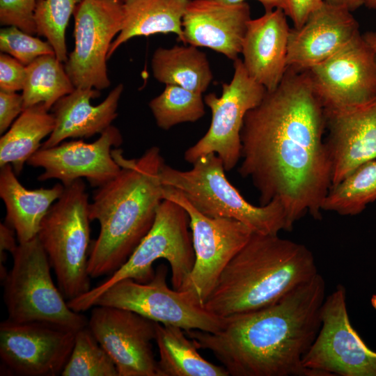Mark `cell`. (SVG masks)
<instances>
[{
    "mask_svg": "<svg viewBox=\"0 0 376 376\" xmlns=\"http://www.w3.org/2000/svg\"><path fill=\"white\" fill-rule=\"evenodd\" d=\"M324 108L307 72L288 68L244 116L238 172L259 193L260 205H283L286 230L306 214L320 219L331 186V164L323 138Z\"/></svg>",
    "mask_w": 376,
    "mask_h": 376,
    "instance_id": "cell-1",
    "label": "cell"
},
{
    "mask_svg": "<svg viewBox=\"0 0 376 376\" xmlns=\"http://www.w3.org/2000/svg\"><path fill=\"white\" fill-rule=\"evenodd\" d=\"M325 281L318 273L276 303L225 318L212 333L185 331L232 376H317L302 361L321 326Z\"/></svg>",
    "mask_w": 376,
    "mask_h": 376,
    "instance_id": "cell-2",
    "label": "cell"
},
{
    "mask_svg": "<svg viewBox=\"0 0 376 376\" xmlns=\"http://www.w3.org/2000/svg\"><path fill=\"white\" fill-rule=\"evenodd\" d=\"M112 155L118 174L94 191L89 218L100 230L89 252L91 278L110 276L129 258L152 228L164 200L159 173L165 163L159 148L152 146L137 159L125 158L120 150Z\"/></svg>",
    "mask_w": 376,
    "mask_h": 376,
    "instance_id": "cell-3",
    "label": "cell"
},
{
    "mask_svg": "<svg viewBox=\"0 0 376 376\" xmlns=\"http://www.w3.org/2000/svg\"><path fill=\"white\" fill-rule=\"evenodd\" d=\"M318 273L304 244L253 233L218 279L204 307L221 318L270 306Z\"/></svg>",
    "mask_w": 376,
    "mask_h": 376,
    "instance_id": "cell-4",
    "label": "cell"
},
{
    "mask_svg": "<svg viewBox=\"0 0 376 376\" xmlns=\"http://www.w3.org/2000/svg\"><path fill=\"white\" fill-rule=\"evenodd\" d=\"M192 164L190 170L180 171L164 163L159 173L161 183L178 190L207 217L234 219L262 235L286 230L281 203L274 200L258 206L249 203L227 179L223 162L217 154L201 156Z\"/></svg>",
    "mask_w": 376,
    "mask_h": 376,
    "instance_id": "cell-5",
    "label": "cell"
},
{
    "mask_svg": "<svg viewBox=\"0 0 376 376\" xmlns=\"http://www.w3.org/2000/svg\"><path fill=\"white\" fill-rule=\"evenodd\" d=\"M189 226L186 210L177 203L164 199L152 228L127 261L95 288L68 301L70 308L78 313L92 308L104 291L123 279H132L139 283L149 281L155 274L152 265L160 258L169 263L172 287L180 290L187 282L195 261Z\"/></svg>",
    "mask_w": 376,
    "mask_h": 376,
    "instance_id": "cell-6",
    "label": "cell"
},
{
    "mask_svg": "<svg viewBox=\"0 0 376 376\" xmlns=\"http://www.w3.org/2000/svg\"><path fill=\"white\" fill-rule=\"evenodd\" d=\"M89 203L82 179L64 186L61 196L43 218L37 235L67 301L91 289L88 272Z\"/></svg>",
    "mask_w": 376,
    "mask_h": 376,
    "instance_id": "cell-7",
    "label": "cell"
},
{
    "mask_svg": "<svg viewBox=\"0 0 376 376\" xmlns=\"http://www.w3.org/2000/svg\"><path fill=\"white\" fill-rule=\"evenodd\" d=\"M13 266L2 281L8 320L45 322L77 332L88 319L70 308L53 282L51 265L38 237L19 243L12 253Z\"/></svg>",
    "mask_w": 376,
    "mask_h": 376,
    "instance_id": "cell-8",
    "label": "cell"
},
{
    "mask_svg": "<svg viewBox=\"0 0 376 376\" xmlns=\"http://www.w3.org/2000/svg\"><path fill=\"white\" fill-rule=\"evenodd\" d=\"M167 274L168 267L162 263L146 283L123 279L104 291L93 306L129 310L154 322L177 326L185 331L197 329L214 333L223 328L225 318L196 304L186 292L171 289Z\"/></svg>",
    "mask_w": 376,
    "mask_h": 376,
    "instance_id": "cell-9",
    "label": "cell"
},
{
    "mask_svg": "<svg viewBox=\"0 0 376 376\" xmlns=\"http://www.w3.org/2000/svg\"><path fill=\"white\" fill-rule=\"evenodd\" d=\"M164 199L181 205L189 219L195 261L180 290L204 306L225 267L250 239L253 231L230 218H212L196 209L178 190L164 186Z\"/></svg>",
    "mask_w": 376,
    "mask_h": 376,
    "instance_id": "cell-10",
    "label": "cell"
},
{
    "mask_svg": "<svg viewBox=\"0 0 376 376\" xmlns=\"http://www.w3.org/2000/svg\"><path fill=\"white\" fill-rule=\"evenodd\" d=\"M302 365L317 376H376V352L352 327L341 284L325 297L320 330Z\"/></svg>",
    "mask_w": 376,
    "mask_h": 376,
    "instance_id": "cell-11",
    "label": "cell"
},
{
    "mask_svg": "<svg viewBox=\"0 0 376 376\" xmlns=\"http://www.w3.org/2000/svg\"><path fill=\"white\" fill-rule=\"evenodd\" d=\"M233 67V78L223 84L221 95L212 93L203 98L211 110L212 120L204 136L185 150L184 158L189 163L215 153L225 170L230 171L241 159L240 135L244 116L260 102L266 89L249 75L242 59L235 60Z\"/></svg>",
    "mask_w": 376,
    "mask_h": 376,
    "instance_id": "cell-12",
    "label": "cell"
},
{
    "mask_svg": "<svg viewBox=\"0 0 376 376\" xmlns=\"http://www.w3.org/2000/svg\"><path fill=\"white\" fill-rule=\"evenodd\" d=\"M123 0H84L75 8V47L64 68L75 88L110 86L106 61L123 22Z\"/></svg>",
    "mask_w": 376,
    "mask_h": 376,
    "instance_id": "cell-13",
    "label": "cell"
},
{
    "mask_svg": "<svg viewBox=\"0 0 376 376\" xmlns=\"http://www.w3.org/2000/svg\"><path fill=\"white\" fill-rule=\"evenodd\" d=\"M76 332L45 322L0 324V359L8 371L19 376H56L72 352Z\"/></svg>",
    "mask_w": 376,
    "mask_h": 376,
    "instance_id": "cell-14",
    "label": "cell"
},
{
    "mask_svg": "<svg viewBox=\"0 0 376 376\" xmlns=\"http://www.w3.org/2000/svg\"><path fill=\"white\" fill-rule=\"evenodd\" d=\"M324 109H342L376 99V55L363 35L306 70Z\"/></svg>",
    "mask_w": 376,
    "mask_h": 376,
    "instance_id": "cell-15",
    "label": "cell"
},
{
    "mask_svg": "<svg viewBox=\"0 0 376 376\" xmlns=\"http://www.w3.org/2000/svg\"><path fill=\"white\" fill-rule=\"evenodd\" d=\"M92 308L88 327L113 359L118 376H159L152 344L157 322L126 309Z\"/></svg>",
    "mask_w": 376,
    "mask_h": 376,
    "instance_id": "cell-16",
    "label": "cell"
},
{
    "mask_svg": "<svg viewBox=\"0 0 376 376\" xmlns=\"http://www.w3.org/2000/svg\"><path fill=\"white\" fill-rule=\"evenodd\" d=\"M122 141L119 130L111 125L93 143L79 139L40 148L26 163L43 169L38 180L57 179L66 186L85 178L91 186L99 187L118 174L120 166L113 158L111 149Z\"/></svg>",
    "mask_w": 376,
    "mask_h": 376,
    "instance_id": "cell-17",
    "label": "cell"
},
{
    "mask_svg": "<svg viewBox=\"0 0 376 376\" xmlns=\"http://www.w3.org/2000/svg\"><path fill=\"white\" fill-rule=\"evenodd\" d=\"M331 186L362 164L376 159V99L342 109H324Z\"/></svg>",
    "mask_w": 376,
    "mask_h": 376,
    "instance_id": "cell-18",
    "label": "cell"
},
{
    "mask_svg": "<svg viewBox=\"0 0 376 376\" xmlns=\"http://www.w3.org/2000/svg\"><path fill=\"white\" fill-rule=\"evenodd\" d=\"M359 33L348 9L324 3L299 29H290L288 68L305 70L335 54Z\"/></svg>",
    "mask_w": 376,
    "mask_h": 376,
    "instance_id": "cell-19",
    "label": "cell"
},
{
    "mask_svg": "<svg viewBox=\"0 0 376 376\" xmlns=\"http://www.w3.org/2000/svg\"><path fill=\"white\" fill-rule=\"evenodd\" d=\"M250 19V7L245 1L226 4L190 0L182 19V42L211 49L234 61L241 54Z\"/></svg>",
    "mask_w": 376,
    "mask_h": 376,
    "instance_id": "cell-20",
    "label": "cell"
},
{
    "mask_svg": "<svg viewBox=\"0 0 376 376\" xmlns=\"http://www.w3.org/2000/svg\"><path fill=\"white\" fill-rule=\"evenodd\" d=\"M290 28L281 8L250 19L242 44V60L249 75L266 91L274 90L287 70Z\"/></svg>",
    "mask_w": 376,
    "mask_h": 376,
    "instance_id": "cell-21",
    "label": "cell"
},
{
    "mask_svg": "<svg viewBox=\"0 0 376 376\" xmlns=\"http://www.w3.org/2000/svg\"><path fill=\"white\" fill-rule=\"evenodd\" d=\"M122 84L112 89L100 104L93 106L91 100L100 95L99 90L76 88L59 99L52 107L55 126L41 148H48L68 138H89L102 134L117 117L118 102L123 91Z\"/></svg>",
    "mask_w": 376,
    "mask_h": 376,
    "instance_id": "cell-22",
    "label": "cell"
},
{
    "mask_svg": "<svg viewBox=\"0 0 376 376\" xmlns=\"http://www.w3.org/2000/svg\"><path fill=\"white\" fill-rule=\"evenodd\" d=\"M0 196L6 208V221L15 231L19 243L35 238L41 222L61 196L64 185L28 189L22 186L10 164L0 167Z\"/></svg>",
    "mask_w": 376,
    "mask_h": 376,
    "instance_id": "cell-23",
    "label": "cell"
},
{
    "mask_svg": "<svg viewBox=\"0 0 376 376\" xmlns=\"http://www.w3.org/2000/svg\"><path fill=\"white\" fill-rule=\"evenodd\" d=\"M190 0H123L120 32L111 43L107 58L130 39L172 33L182 42V19Z\"/></svg>",
    "mask_w": 376,
    "mask_h": 376,
    "instance_id": "cell-24",
    "label": "cell"
},
{
    "mask_svg": "<svg viewBox=\"0 0 376 376\" xmlns=\"http://www.w3.org/2000/svg\"><path fill=\"white\" fill-rule=\"evenodd\" d=\"M155 341L159 355V376L229 375L223 366L205 359L194 340L179 327L157 322Z\"/></svg>",
    "mask_w": 376,
    "mask_h": 376,
    "instance_id": "cell-25",
    "label": "cell"
},
{
    "mask_svg": "<svg viewBox=\"0 0 376 376\" xmlns=\"http://www.w3.org/2000/svg\"><path fill=\"white\" fill-rule=\"evenodd\" d=\"M151 68L159 82L201 94L213 79L206 54L191 45L158 47L153 53Z\"/></svg>",
    "mask_w": 376,
    "mask_h": 376,
    "instance_id": "cell-26",
    "label": "cell"
},
{
    "mask_svg": "<svg viewBox=\"0 0 376 376\" xmlns=\"http://www.w3.org/2000/svg\"><path fill=\"white\" fill-rule=\"evenodd\" d=\"M55 119L42 103L23 110L0 139V167L10 164L17 175L54 130Z\"/></svg>",
    "mask_w": 376,
    "mask_h": 376,
    "instance_id": "cell-27",
    "label": "cell"
},
{
    "mask_svg": "<svg viewBox=\"0 0 376 376\" xmlns=\"http://www.w3.org/2000/svg\"><path fill=\"white\" fill-rule=\"evenodd\" d=\"M75 88L64 64L56 54L40 56L26 66L22 94L23 110L42 103L49 111L59 99Z\"/></svg>",
    "mask_w": 376,
    "mask_h": 376,
    "instance_id": "cell-28",
    "label": "cell"
},
{
    "mask_svg": "<svg viewBox=\"0 0 376 376\" xmlns=\"http://www.w3.org/2000/svg\"><path fill=\"white\" fill-rule=\"evenodd\" d=\"M375 200L376 159H373L360 165L339 183L331 186L322 209L342 216H354Z\"/></svg>",
    "mask_w": 376,
    "mask_h": 376,
    "instance_id": "cell-29",
    "label": "cell"
},
{
    "mask_svg": "<svg viewBox=\"0 0 376 376\" xmlns=\"http://www.w3.org/2000/svg\"><path fill=\"white\" fill-rule=\"evenodd\" d=\"M148 106L157 126L164 130L180 123L196 122L205 114L202 94L176 85H166Z\"/></svg>",
    "mask_w": 376,
    "mask_h": 376,
    "instance_id": "cell-30",
    "label": "cell"
},
{
    "mask_svg": "<svg viewBox=\"0 0 376 376\" xmlns=\"http://www.w3.org/2000/svg\"><path fill=\"white\" fill-rule=\"evenodd\" d=\"M62 376H118L111 357L87 326L75 334V344Z\"/></svg>",
    "mask_w": 376,
    "mask_h": 376,
    "instance_id": "cell-31",
    "label": "cell"
},
{
    "mask_svg": "<svg viewBox=\"0 0 376 376\" xmlns=\"http://www.w3.org/2000/svg\"><path fill=\"white\" fill-rule=\"evenodd\" d=\"M84 0H36L35 21L37 33L46 38L56 58H68L65 31L75 8Z\"/></svg>",
    "mask_w": 376,
    "mask_h": 376,
    "instance_id": "cell-32",
    "label": "cell"
},
{
    "mask_svg": "<svg viewBox=\"0 0 376 376\" xmlns=\"http://www.w3.org/2000/svg\"><path fill=\"white\" fill-rule=\"evenodd\" d=\"M0 50L26 66L40 56L55 54L47 40H41L14 26L0 30Z\"/></svg>",
    "mask_w": 376,
    "mask_h": 376,
    "instance_id": "cell-33",
    "label": "cell"
},
{
    "mask_svg": "<svg viewBox=\"0 0 376 376\" xmlns=\"http://www.w3.org/2000/svg\"><path fill=\"white\" fill-rule=\"evenodd\" d=\"M36 0H0V24L17 26L31 35L37 33Z\"/></svg>",
    "mask_w": 376,
    "mask_h": 376,
    "instance_id": "cell-34",
    "label": "cell"
},
{
    "mask_svg": "<svg viewBox=\"0 0 376 376\" xmlns=\"http://www.w3.org/2000/svg\"><path fill=\"white\" fill-rule=\"evenodd\" d=\"M26 76V66L14 57L0 54V90L16 92L22 91Z\"/></svg>",
    "mask_w": 376,
    "mask_h": 376,
    "instance_id": "cell-35",
    "label": "cell"
},
{
    "mask_svg": "<svg viewBox=\"0 0 376 376\" xmlns=\"http://www.w3.org/2000/svg\"><path fill=\"white\" fill-rule=\"evenodd\" d=\"M23 111L22 95L0 90V134H4Z\"/></svg>",
    "mask_w": 376,
    "mask_h": 376,
    "instance_id": "cell-36",
    "label": "cell"
},
{
    "mask_svg": "<svg viewBox=\"0 0 376 376\" xmlns=\"http://www.w3.org/2000/svg\"><path fill=\"white\" fill-rule=\"evenodd\" d=\"M323 3L324 0H284V12L290 18L294 28L299 29Z\"/></svg>",
    "mask_w": 376,
    "mask_h": 376,
    "instance_id": "cell-37",
    "label": "cell"
},
{
    "mask_svg": "<svg viewBox=\"0 0 376 376\" xmlns=\"http://www.w3.org/2000/svg\"><path fill=\"white\" fill-rule=\"evenodd\" d=\"M14 229L7 224H0V278L3 281L8 275V270L4 265L6 260V251L11 254L18 244H16Z\"/></svg>",
    "mask_w": 376,
    "mask_h": 376,
    "instance_id": "cell-38",
    "label": "cell"
},
{
    "mask_svg": "<svg viewBox=\"0 0 376 376\" xmlns=\"http://www.w3.org/2000/svg\"><path fill=\"white\" fill-rule=\"evenodd\" d=\"M324 1L331 5L345 8L351 12L363 5V0H324Z\"/></svg>",
    "mask_w": 376,
    "mask_h": 376,
    "instance_id": "cell-39",
    "label": "cell"
},
{
    "mask_svg": "<svg viewBox=\"0 0 376 376\" xmlns=\"http://www.w3.org/2000/svg\"><path fill=\"white\" fill-rule=\"evenodd\" d=\"M264 7L265 11L272 10L275 8H281L284 10V0H256Z\"/></svg>",
    "mask_w": 376,
    "mask_h": 376,
    "instance_id": "cell-40",
    "label": "cell"
},
{
    "mask_svg": "<svg viewBox=\"0 0 376 376\" xmlns=\"http://www.w3.org/2000/svg\"><path fill=\"white\" fill-rule=\"evenodd\" d=\"M363 36L376 55V31H367Z\"/></svg>",
    "mask_w": 376,
    "mask_h": 376,
    "instance_id": "cell-41",
    "label": "cell"
},
{
    "mask_svg": "<svg viewBox=\"0 0 376 376\" xmlns=\"http://www.w3.org/2000/svg\"><path fill=\"white\" fill-rule=\"evenodd\" d=\"M226 4H238L245 1V0H211Z\"/></svg>",
    "mask_w": 376,
    "mask_h": 376,
    "instance_id": "cell-42",
    "label": "cell"
},
{
    "mask_svg": "<svg viewBox=\"0 0 376 376\" xmlns=\"http://www.w3.org/2000/svg\"><path fill=\"white\" fill-rule=\"evenodd\" d=\"M363 5L370 9H376V0H363Z\"/></svg>",
    "mask_w": 376,
    "mask_h": 376,
    "instance_id": "cell-43",
    "label": "cell"
}]
</instances>
